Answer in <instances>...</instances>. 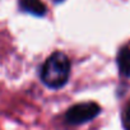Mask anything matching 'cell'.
<instances>
[{"label": "cell", "instance_id": "obj_1", "mask_svg": "<svg viewBox=\"0 0 130 130\" xmlns=\"http://www.w3.org/2000/svg\"><path fill=\"white\" fill-rule=\"evenodd\" d=\"M70 74L69 59L61 52H55L45 61L42 67V82L50 88H60L68 82Z\"/></svg>", "mask_w": 130, "mask_h": 130}, {"label": "cell", "instance_id": "obj_2", "mask_svg": "<svg viewBox=\"0 0 130 130\" xmlns=\"http://www.w3.org/2000/svg\"><path fill=\"white\" fill-rule=\"evenodd\" d=\"M100 112H101V108L94 102L78 103L69 108V111L65 115V119H67L69 124L79 125V124H84L87 121L93 120Z\"/></svg>", "mask_w": 130, "mask_h": 130}, {"label": "cell", "instance_id": "obj_3", "mask_svg": "<svg viewBox=\"0 0 130 130\" xmlns=\"http://www.w3.org/2000/svg\"><path fill=\"white\" fill-rule=\"evenodd\" d=\"M117 65L120 74L126 78H130V50L127 47L120 50L117 55Z\"/></svg>", "mask_w": 130, "mask_h": 130}, {"label": "cell", "instance_id": "obj_4", "mask_svg": "<svg viewBox=\"0 0 130 130\" xmlns=\"http://www.w3.org/2000/svg\"><path fill=\"white\" fill-rule=\"evenodd\" d=\"M21 5L24 12H28L35 15H45L46 13V7L40 0H22Z\"/></svg>", "mask_w": 130, "mask_h": 130}, {"label": "cell", "instance_id": "obj_5", "mask_svg": "<svg viewBox=\"0 0 130 130\" xmlns=\"http://www.w3.org/2000/svg\"><path fill=\"white\" fill-rule=\"evenodd\" d=\"M122 125L125 127V130H130V103L127 105V107L124 111L122 115Z\"/></svg>", "mask_w": 130, "mask_h": 130}, {"label": "cell", "instance_id": "obj_6", "mask_svg": "<svg viewBox=\"0 0 130 130\" xmlns=\"http://www.w3.org/2000/svg\"><path fill=\"white\" fill-rule=\"evenodd\" d=\"M55 3H61V2H64V0H54Z\"/></svg>", "mask_w": 130, "mask_h": 130}]
</instances>
